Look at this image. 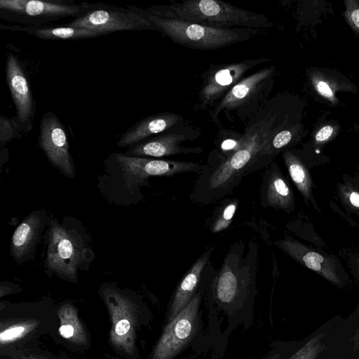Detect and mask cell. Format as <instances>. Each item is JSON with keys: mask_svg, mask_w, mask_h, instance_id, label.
Masks as SVG:
<instances>
[{"mask_svg": "<svg viewBox=\"0 0 359 359\" xmlns=\"http://www.w3.org/2000/svg\"><path fill=\"white\" fill-rule=\"evenodd\" d=\"M285 97L276 95L266 102L245 127L246 140L239 150L226 158L206 161L189 195L194 203H214L241 184L259 151L290 120Z\"/></svg>", "mask_w": 359, "mask_h": 359, "instance_id": "1", "label": "cell"}, {"mask_svg": "<svg viewBox=\"0 0 359 359\" xmlns=\"http://www.w3.org/2000/svg\"><path fill=\"white\" fill-rule=\"evenodd\" d=\"M104 172L98 176L97 188L109 203L118 206L137 205L143 198L141 189L149 187L151 177H170L185 172L200 173L198 162L130 156L110 154L104 160Z\"/></svg>", "mask_w": 359, "mask_h": 359, "instance_id": "2", "label": "cell"}, {"mask_svg": "<svg viewBox=\"0 0 359 359\" xmlns=\"http://www.w3.org/2000/svg\"><path fill=\"white\" fill-rule=\"evenodd\" d=\"M46 245L45 272L76 283L79 271H88L95 258L92 239L84 224L68 215L52 217L43 235Z\"/></svg>", "mask_w": 359, "mask_h": 359, "instance_id": "3", "label": "cell"}, {"mask_svg": "<svg viewBox=\"0 0 359 359\" xmlns=\"http://www.w3.org/2000/svg\"><path fill=\"white\" fill-rule=\"evenodd\" d=\"M146 10L156 16L218 28L264 30L273 27V23L265 15L219 0L172 1L168 4L154 5Z\"/></svg>", "mask_w": 359, "mask_h": 359, "instance_id": "4", "label": "cell"}, {"mask_svg": "<svg viewBox=\"0 0 359 359\" xmlns=\"http://www.w3.org/2000/svg\"><path fill=\"white\" fill-rule=\"evenodd\" d=\"M164 36L175 43L201 50H212L248 41L265 32L253 28H218L154 15L146 9L133 6Z\"/></svg>", "mask_w": 359, "mask_h": 359, "instance_id": "5", "label": "cell"}, {"mask_svg": "<svg viewBox=\"0 0 359 359\" xmlns=\"http://www.w3.org/2000/svg\"><path fill=\"white\" fill-rule=\"evenodd\" d=\"M274 65L263 67L245 76L226 95L209 110L208 118L221 128L219 116L230 122L239 120L245 127L270 99L276 80Z\"/></svg>", "mask_w": 359, "mask_h": 359, "instance_id": "6", "label": "cell"}, {"mask_svg": "<svg viewBox=\"0 0 359 359\" xmlns=\"http://www.w3.org/2000/svg\"><path fill=\"white\" fill-rule=\"evenodd\" d=\"M89 6L72 0H1L0 17L23 26L41 27L65 18H76Z\"/></svg>", "mask_w": 359, "mask_h": 359, "instance_id": "7", "label": "cell"}, {"mask_svg": "<svg viewBox=\"0 0 359 359\" xmlns=\"http://www.w3.org/2000/svg\"><path fill=\"white\" fill-rule=\"evenodd\" d=\"M269 60V58L263 57L219 65L210 64L200 76L201 83L194 109H211L249 71Z\"/></svg>", "mask_w": 359, "mask_h": 359, "instance_id": "8", "label": "cell"}, {"mask_svg": "<svg viewBox=\"0 0 359 359\" xmlns=\"http://www.w3.org/2000/svg\"><path fill=\"white\" fill-rule=\"evenodd\" d=\"M66 25L98 31L104 35L126 30L158 31L133 6L123 8L102 3L90 4L88 8L83 14Z\"/></svg>", "mask_w": 359, "mask_h": 359, "instance_id": "9", "label": "cell"}, {"mask_svg": "<svg viewBox=\"0 0 359 359\" xmlns=\"http://www.w3.org/2000/svg\"><path fill=\"white\" fill-rule=\"evenodd\" d=\"M212 267L210 262L205 269L200 290L198 287L188 304L169 321L156 346L153 359H172L193 336L201 299V287Z\"/></svg>", "mask_w": 359, "mask_h": 359, "instance_id": "10", "label": "cell"}, {"mask_svg": "<svg viewBox=\"0 0 359 359\" xmlns=\"http://www.w3.org/2000/svg\"><path fill=\"white\" fill-rule=\"evenodd\" d=\"M200 135L199 128L184 121L161 134L128 147L123 154L154 158L178 154H200L203 151L200 147L181 146L183 142L194 141Z\"/></svg>", "mask_w": 359, "mask_h": 359, "instance_id": "11", "label": "cell"}, {"mask_svg": "<svg viewBox=\"0 0 359 359\" xmlns=\"http://www.w3.org/2000/svg\"><path fill=\"white\" fill-rule=\"evenodd\" d=\"M38 146L49 163L61 174L71 180L75 177V165L69 151L67 131L52 111L45 113L41 118Z\"/></svg>", "mask_w": 359, "mask_h": 359, "instance_id": "12", "label": "cell"}, {"mask_svg": "<svg viewBox=\"0 0 359 359\" xmlns=\"http://www.w3.org/2000/svg\"><path fill=\"white\" fill-rule=\"evenodd\" d=\"M53 216L43 209L32 210L17 226L11 239L10 255L18 265L34 259L38 244Z\"/></svg>", "mask_w": 359, "mask_h": 359, "instance_id": "13", "label": "cell"}, {"mask_svg": "<svg viewBox=\"0 0 359 359\" xmlns=\"http://www.w3.org/2000/svg\"><path fill=\"white\" fill-rule=\"evenodd\" d=\"M6 82L25 133L33 127L35 102L22 63L18 55L7 52L6 62Z\"/></svg>", "mask_w": 359, "mask_h": 359, "instance_id": "14", "label": "cell"}, {"mask_svg": "<svg viewBox=\"0 0 359 359\" xmlns=\"http://www.w3.org/2000/svg\"><path fill=\"white\" fill-rule=\"evenodd\" d=\"M101 292L111 316L112 342L130 351L133 348L135 333L132 302L122 290L112 285H105Z\"/></svg>", "mask_w": 359, "mask_h": 359, "instance_id": "15", "label": "cell"}, {"mask_svg": "<svg viewBox=\"0 0 359 359\" xmlns=\"http://www.w3.org/2000/svg\"><path fill=\"white\" fill-rule=\"evenodd\" d=\"M274 244L296 262L318 273L330 283L337 285L341 284L335 263L330 258L323 256L291 238L278 240Z\"/></svg>", "mask_w": 359, "mask_h": 359, "instance_id": "16", "label": "cell"}, {"mask_svg": "<svg viewBox=\"0 0 359 359\" xmlns=\"http://www.w3.org/2000/svg\"><path fill=\"white\" fill-rule=\"evenodd\" d=\"M260 200L264 208H273L287 213L294 208V196L277 163L273 161L265 170L260 188Z\"/></svg>", "mask_w": 359, "mask_h": 359, "instance_id": "17", "label": "cell"}, {"mask_svg": "<svg viewBox=\"0 0 359 359\" xmlns=\"http://www.w3.org/2000/svg\"><path fill=\"white\" fill-rule=\"evenodd\" d=\"M184 121L182 116L172 111L148 116L122 133L116 145L119 147H130L161 134Z\"/></svg>", "mask_w": 359, "mask_h": 359, "instance_id": "18", "label": "cell"}, {"mask_svg": "<svg viewBox=\"0 0 359 359\" xmlns=\"http://www.w3.org/2000/svg\"><path fill=\"white\" fill-rule=\"evenodd\" d=\"M294 116L280 128L259 151L246 171V175L257 172L270 165L280 153L289 150L302 135L300 123L294 121Z\"/></svg>", "mask_w": 359, "mask_h": 359, "instance_id": "19", "label": "cell"}, {"mask_svg": "<svg viewBox=\"0 0 359 359\" xmlns=\"http://www.w3.org/2000/svg\"><path fill=\"white\" fill-rule=\"evenodd\" d=\"M215 246H210L194 262L178 284L171 304L169 321L188 304L197 291Z\"/></svg>", "mask_w": 359, "mask_h": 359, "instance_id": "20", "label": "cell"}, {"mask_svg": "<svg viewBox=\"0 0 359 359\" xmlns=\"http://www.w3.org/2000/svg\"><path fill=\"white\" fill-rule=\"evenodd\" d=\"M1 29L20 31L28 33L39 39L44 40H77L97 37L104 35L102 33L92 29L61 26H22L0 25Z\"/></svg>", "mask_w": 359, "mask_h": 359, "instance_id": "21", "label": "cell"}, {"mask_svg": "<svg viewBox=\"0 0 359 359\" xmlns=\"http://www.w3.org/2000/svg\"><path fill=\"white\" fill-rule=\"evenodd\" d=\"M283 158L290 176L305 201L317 205L312 195V180L310 172L302 159L291 150L283 152Z\"/></svg>", "mask_w": 359, "mask_h": 359, "instance_id": "22", "label": "cell"}, {"mask_svg": "<svg viewBox=\"0 0 359 359\" xmlns=\"http://www.w3.org/2000/svg\"><path fill=\"white\" fill-rule=\"evenodd\" d=\"M246 133L219 128L215 140V147L210 151L207 161H213L226 158L236 153L243 145Z\"/></svg>", "mask_w": 359, "mask_h": 359, "instance_id": "23", "label": "cell"}, {"mask_svg": "<svg viewBox=\"0 0 359 359\" xmlns=\"http://www.w3.org/2000/svg\"><path fill=\"white\" fill-rule=\"evenodd\" d=\"M238 203L239 199L237 198L222 200L215 208L209 220V229L211 233H219L229 228L232 223Z\"/></svg>", "mask_w": 359, "mask_h": 359, "instance_id": "24", "label": "cell"}, {"mask_svg": "<svg viewBox=\"0 0 359 359\" xmlns=\"http://www.w3.org/2000/svg\"><path fill=\"white\" fill-rule=\"evenodd\" d=\"M59 316L61 321L59 332L63 338L75 341L84 340V332L79 323L76 311L71 305H64L59 310Z\"/></svg>", "mask_w": 359, "mask_h": 359, "instance_id": "25", "label": "cell"}, {"mask_svg": "<svg viewBox=\"0 0 359 359\" xmlns=\"http://www.w3.org/2000/svg\"><path fill=\"white\" fill-rule=\"evenodd\" d=\"M310 78L316 91L320 96L332 104L337 103L339 100L335 94L343 88V82L337 81L332 74L320 71L313 72Z\"/></svg>", "mask_w": 359, "mask_h": 359, "instance_id": "26", "label": "cell"}, {"mask_svg": "<svg viewBox=\"0 0 359 359\" xmlns=\"http://www.w3.org/2000/svg\"><path fill=\"white\" fill-rule=\"evenodd\" d=\"M25 133L24 129L15 116L9 118L0 116V145L2 149L13 138H20Z\"/></svg>", "mask_w": 359, "mask_h": 359, "instance_id": "27", "label": "cell"}, {"mask_svg": "<svg viewBox=\"0 0 359 359\" xmlns=\"http://www.w3.org/2000/svg\"><path fill=\"white\" fill-rule=\"evenodd\" d=\"M323 337L324 333H320L312 337L290 359H316L323 350Z\"/></svg>", "mask_w": 359, "mask_h": 359, "instance_id": "28", "label": "cell"}, {"mask_svg": "<svg viewBox=\"0 0 359 359\" xmlns=\"http://www.w3.org/2000/svg\"><path fill=\"white\" fill-rule=\"evenodd\" d=\"M33 324L25 323L12 325L2 330L0 334L1 344L13 341L23 337L29 330H32Z\"/></svg>", "mask_w": 359, "mask_h": 359, "instance_id": "29", "label": "cell"}, {"mask_svg": "<svg viewBox=\"0 0 359 359\" xmlns=\"http://www.w3.org/2000/svg\"><path fill=\"white\" fill-rule=\"evenodd\" d=\"M338 189L343 202L348 207L359 210V190L348 184H340Z\"/></svg>", "mask_w": 359, "mask_h": 359, "instance_id": "30", "label": "cell"}, {"mask_svg": "<svg viewBox=\"0 0 359 359\" xmlns=\"http://www.w3.org/2000/svg\"><path fill=\"white\" fill-rule=\"evenodd\" d=\"M344 16L352 29L359 34V1H345Z\"/></svg>", "mask_w": 359, "mask_h": 359, "instance_id": "31", "label": "cell"}, {"mask_svg": "<svg viewBox=\"0 0 359 359\" xmlns=\"http://www.w3.org/2000/svg\"><path fill=\"white\" fill-rule=\"evenodd\" d=\"M335 134V128L332 125H326L320 128L315 135V142L323 144L328 142Z\"/></svg>", "mask_w": 359, "mask_h": 359, "instance_id": "32", "label": "cell"}, {"mask_svg": "<svg viewBox=\"0 0 359 359\" xmlns=\"http://www.w3.org/2000/svg\"><path fill=\"white\" fill-rule=\"evenodd\" d=\"M280 355L279 354H274L273 355L269 356L266 359H280Z\"/></svg>", "mask_w": 359, "mask_h": 359, "instance_id": "33", "label": "cell"}, {"mask_svg": "<svg viewBox=\"0 0 359 359\" xmlns=\"http://www.w3.org/2000/svg\"><path fill=\"white\" fill-rule=\"evenodd\" d=\"M20 359H41V358H36L34 357H27V358H22Z\"/></svg>", "mask_w": 359, "mask_h": 359, "instance_id": "34", "label": "cell"}, {"mask_svg": "<svg viewBox=\"0 0 359 359\" xmlns=\"http://www.w3.org/2000/svg\"><path fill=\"white\" fill-rule=\"evenodd\" d=\"M358 273H359V259H358Z\"/></svg>", "mask_w": 359, "mask_h": 359, "instance_id": "35", "label": "cell"}]
</instances>
